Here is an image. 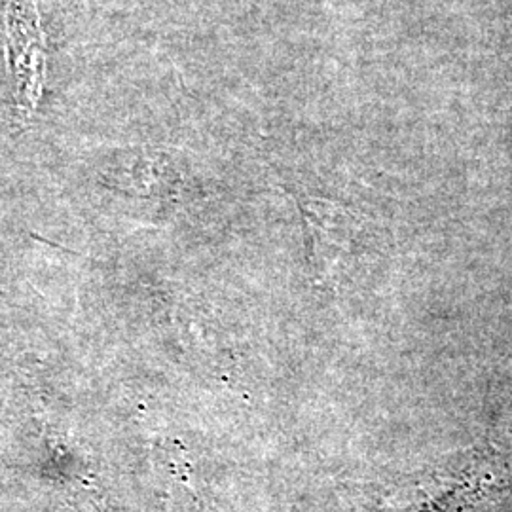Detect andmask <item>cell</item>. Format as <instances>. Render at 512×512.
Returning a JSON list of instances; mask_svg holds the SVG:
<instances>
[{
	"mask_svg": "<svg viewBox=\"0 0 512 512\" xmlns=\"http://www.w3.org/2000/svg\"><path fill=\"white\" fill-rule=\"evenodd\" d=\"M8 40L18 80L19 109H37L44 82V40L31 0H14L8 12Z\"/></svg>",
	"mask_w": 512,
	"mask_h": 512,
	"instance_id": "cell-1",
	"label": "cell"
}]
</instances>
